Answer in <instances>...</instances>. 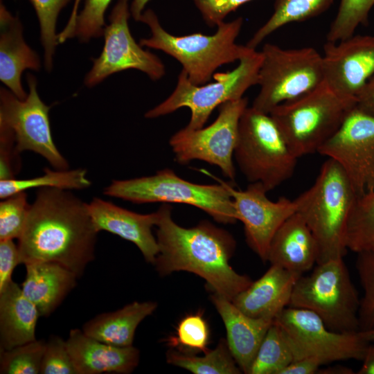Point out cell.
I'll use <instances>...</instances> for the list:
<instances>
[{
	"label": "cell",
	"instance_id": "1",
	"mask_svg": "<svg viewBox=\"0 0 374 374\" xmlns=\"http://www.w3.org/2000/svg\"><path fill=\"white\" fill-rule=\"evenodd\" d=\"M98 233L87 203L69 190L37 188L18 239L20 262H56L80 278L94 258Z\"/></svg>",
	"mask_w": 374,
	"mask_h": 374
},
{
	"label": "cell",
	"instance_id": "2",
	"mask_svg": "<svg viewBox=\"0 0 374 374\" xmlns=\"http://www.w3.org/2000/svg\"><path fill=\"white\" fill-rule=\"evenodd\" d=\"M172 207L162 204L157 210V241L159 252L153 265L161 276L186 271L204 278L208 288L231 301L252 283L236 272L229 261L236 242L233 235L203 220L185 228L172 217Z\"/></svg>",
	"mask_w": 374,
	"mask_h": 374
},
{
	"label": "cell",
	"instance_id": "3",
	"mask_svg": "<svg viewBox=\"0 0 374 374\" xmlns=\"http://www.w3.org/2000/svg\"><path fill=\"white\" fill-rule=\"evenodd\" d=\"M356 196L342 168L328 158L313 185L295 199L296 212L317 242V264L346 255L347 222Z\"/></svg>",
	"mask_w": 374,
	"mask_h": 374
},
{
	"label": "cell",
	"instance_id": "4",
	"mask_svg": "<svg viewBox=\"0 0 374 374\" xmlns=\"http://www.w3.org/2000/svg\"><path fill=\"white\" fill-rule=\"evenodd\" d=\"M139 21L147 24L151 33L150 37L141 39L139 44L161 51L177 60L195 85L206 84L220 66L239 61L253 50L235 42L243 25L241 17L222 22L211 35H172L161 26L151 9L143 12Z\"/></svg>",
	"mask_w": 374,
	"mask_h": 374
},
{
	"label": "cell",
	"instance_id": "5",
	"mask_svg": "<svg viewBox=\"0 0 374 374\" xmlns=\"http://www.w3.org/2000/svg\"><path fill=\"white\" fill-rule=\"evenodd\" d=\"M219 180V179H218ZM220 184H199L164 168L150 176L114 180L103 193L134 204L161 202L193 206L222 224L237 220L231 195L223 181Z\"/></svg>",
	"mask_w": 374,
	"mask_h": 374
},
{
	"label": "cell",
	"instance_id": "6",
	"mask_svg": "<svg viewBox=\"0 0 374 374\" xmlns=\"http://www.w3.org/2000/svg\"><path fill=\"white\" fill-rule=\"evenodd\" d=\"M356 105V100L339 96L323 82L299 98L277 106L269 114L299 158L318 152Z\"/></svg>",
	"mask_w": 374,
	"mask_h": 374
},
{
	"label": "cell",
	"instance_id": "7",
	"mask_svg": "<svg viewBox=\"0 0 374 374\" xmlns=\"http://www.w3.org/2000/svg\"><path fill=\"white\" fill-rule=\"evenodd\" d=\"M233 157L246 179L267 191L292 176L298 159L270 114L252 107L240 118Z\"/></svg>",
	"mask_w": 374,
	"mask_h": 374
},
{
	"label": "cell",
	"instance_id": "8",
	"mask_svg": "<svg viewBox=\"0 0 374 374\" xmlns=\"http://www.w3.org/2000/svg\"><path fill=\"white\" fill-rule=\"evenodd\" d=\"M238 62L232 71L215 73L214 82L207 84H193L181 70L172 93L148 111L145 117L154 118L188 107L190 110V118L185 128L192 130L202 128L216 107L243 98L250 87L258 84L261 52L253 49Z\"/></svg>",
	"mask_w": 374,
	"mask_h": 374
},
{
	"label": "cell",
	"instance_id": "9",
	"mask_svg": "<svg viewBox=\"0 0 374 374\" xmlns=\"http://www.w3.org/2000/svg\"><path fill=\"white\" fill-rule=\"evenodd\" d=\"M360 299L344 258L316 264L295 283L289 306L318 315L335 332L359 331Z\"/></svg>",
	"mask_w": 374,
	"mask_h": 374
},
{
	"label": "cell",
	"instance_id": "10",
	"mask_svg": "<svg viewBox=\"0 0 374 374\" xmlns=\"http://www.w3.org/2000/svg\"><path fill=\"white\" fill-rule=\"evenodd\" d=\"M252 107L265 113L312 91L324 82L322 55L312 47L285 49L265 44Z\"/></svg>",
	"mask_w": 374,
	"mask_h": 374
},
{
	"label": "cell",
	"instance_id": "11",
	"mask_svg": "<svg viewBox=\"0 0 374 374\" xmlns=\"http://www.w3.org/2000/svg\"><path fill=\"white\" fill-rule=\"evenodd\" d=\"M290 346L294 360L317 359L322 365L338 361H362L370 342L359 331L335 332L315 313L287 306L275 318Z\"/></svg>",
	"mask_w": 374,
	"mask_h": 374
},
{
	"label": "cell",
	"instance_id": "12",
	"mask_svg": "<svg viewBox=\"0 0 374 374\" xmlns=\"http://www.w3.org/2000/svg\"><path fill=\"white\" fill-rule=\"evenodd\" d=\"M247 105L244 97L226 102L218 107V115L208 126L193 130L184 127L175 133L169 145L176 162L186 165L194 160L203 161L218 167L225 177L234 181L233 157L240 120Z\"/></svg>",
	"mask_w": 374,
	"mask_h": 374
},
{
	"label": "cell",
	"instance_id": "13",
	"mask_svg": "<svg viewBox=\"0 0 374 374\" xmlns=\"http://www.w3.org/2000/svg\"><path fill=\"white\" fill-rule=\"evenodd\" d=\"M28 93L20 100L11 91L0 89V126L13 134L17 151H32L44 158L55 169H69L65 158L57 148L51 134L49 106L40 98L37 80L32 74L26 77Z\"/></svg>",
	"mask_w": 374,
	"mask_h": 374
},
{
	"label": "cell",
	"instance_id": "14",
	"mask_svg": "<svg viewBox=\"0 0 374 374\" xmlns=\"http://www.w3.org/2000/svg\"><path fill=\"white\" fill-rule=\"evenodd\" d=\"M130 0H118L109 16V24L104 29L105 45L100 56L93 59V66L84 83L93 87L109 75L122 71L136 69L151 80H160L166 67L156 55L142 48L133 38L128 26L131 15Z\"/></svg>",
	"mask_w": 374,
	"mask_h": 374
},
{
	"label": "cell",
	"instance_id": "15",
	"mask_svg": "<svg viewBox=\"0 0 374 374\" xmlns=\"http://www.w3.org/2000/svg\"><path fill=\"white\" fill-rule=\"evenodd\" d=\"M317 152L339 163L357 195L373 189L374 115L356 105Z\"/></svg>",
	"mask_w": 374,
	"mask_h": 374
},
{
	"label": "cell",
	"instance_id": "16",
	"mask_svg": "<svg viewBox=\"0 0 374 374\" xmlns=\"http://www.w3.org/2000/svg\"><path fill=\"white\" fill-rule=\"evenodd\" d=\"M229 190L237 220L244 224L246 241L263 261H267L270 242L282 224L297 211L295 201L285 197L271 201L260 182L250 183L244 190H235L223 181Z\"/></svg>",
	"mask_w": 374,
	"mask_h": 374
},
{
	"label": "cell",
	"instance_id": "17",
	"mask_svg": "<svg viewBox=\"0 0 374 374\" xmlns=\"http://www.w3.org/2000/svg\"><path fill=\"white\" fill-rule=\"evenodd\" d=\"M324 82L339 96L357 101L374 75V36L326 41L322 54Z\"/></svg>",
	"mask_w": 374,
	"mask_h": 374
},
{
	"label": "cell",
	"instance_id": "18",
	"mask_svg": "<svg viewBox=\"0 0 374 374\" xmlns=\"http://www.w3.org/2000/svg\"><path fill=\"white\" fill-rule=\"evenodd\" d=\"M88 208L98 232L105 231L132 242L145 260L154 264L159 247L152 229L159 220L157 211L149 214L137 213L96 197L88 204Z\"/></svg>",
	"mask_w": 374,
	"mask_h": 374
},
{
	"label": "cell",
	"instance_id": "19",
	"mask_svg": "<svg viewBox=\"0 0 374 374\" xmlns=\"http://www.w3.org/2000/svg\"><path fill=\"white\" fill-rule=\"evenodd\" d=\"M66 346L78 374L132 373L139 362V350L130 346L111 345L71 330Z\"/></svg>",
	"mask_w": 374,
	"mask_h": 374
},
{
	"label": "cell",
	"instance_id": "20",
	"mask_svg": "<svg viewBox=\"0 0 374 374\" xmlns=\"http://www.w3.org/2000/svg\"><path fill=\"white\" fill-rule=\"evenodd\" d=\"M301 276L279 266L271 265L257 280L231 301L245 314L258 319L274 320L289 306L292 290Z\"/></svg>",
	"mask_w": 374,
	"mask_h": 374
},
{
	"label": "cell",
	"instance_id": "21",
	"mask_svg": "<svg viewBox=\"0 0 374 374\" xmlns=\"http://www.w3.org/2000/svg\"><path fill=\"white\" fill-rule=\"evenodd\" d=\"M211 299L226 331L228 347L242 373L249 374L258 348L274 320L249 317L226 298L212 294Z\"/></svg>",
	"mask_w": 374,
	"mask_h": 374
},
{
	"label": "cell",
	"instance_id": "22",
	"mask_svg": "<svg viewBox=\"0 0 374 374\" xmlns=\"http://www.w3.org/2000/svg\"><path fill=\"white\" fill-rule=\"evenodd\" d=\"M317 244L302 216L296 212L274 234L269 247L267 261L302 276L317 260Z\"/></svg>",
	"mask_w": 374,
	"mask_h": 374
},
{
	"label": "cell",
	"instance_id": "23",
	"mask_svg": "<svg viewBox=\"0 0 374 374\" xmlns=\"http://www.w3.org/2000/svg\"><path fill=\"white\" fill-rule=\"evenodd\" d=\"M23 28L17 17L13 16L0 3V80L20 100L26 98L21 76L26 69L38 71V55L25 42Z\"/></svg>",
	"mask_w": 374,
	"mask_h": 374
},
{
	"label": "cell",
	"instance_id": "24",
	"mask_svg": "<svg viewBox=\"0 0 374 374\" xmlns=\"http://www.w3.org/2000/svg\"><path fill=\"white\" fill-rule=\"evenodd\" d=\"M25 266L22 292L37 307L40 317H48L75 287L78 277L56 262H38Z\"/></svg>",
	"mask_w": 374,
	"mask_h": 374
},
{
	"label": "cell",
	"instance_id": "25",
	"mask_svg": "<svg viewBox=\"0 0 374 374\" xmlns=\"http://www.w3.org/2000/svg\"><path fill=\"white\" fill-rule=\"evenodd\" d=\"M37 307L13 280L0 291V346L10 350L36 340Z\"/></svg>",
	"mask_w": 374,
	"mask_h": 374
},
{
	"label": "cell",
	"instance_id": "26",
	"mask_svg": "<svg viewBox=\"0 0 374 374\" xmlns=\"http://www.w3.org/2000/svg\"><path fill=\"white\" fill-rule=\"evenodd\" d=\"M153 301H134L118 310L99 314L84 323V333L100 341L116 346H132L139 323L156 310Z\"/></svg>",
	"mask_w": 374,
	"mask_h": 374
},
{
	"label": "cell",
	"instance_id": "27",
	"mask_svg": "<svg viewBox=\"0 0 374 374\" xmlns=\"http://www.w3.org/2000/svg\"><path fill=\"white\" fill-rule=\"evenodd\" d=\"M334 0H275L274 12L269 19L247 44L256 48L269 35L280 27L313 18L326 11Z\"/></svg>",
	"mask_w": 374,
	"mask_h": 374
},
{
	"label": "cell",
	"instance_id": "28",
	"mask_svg": "<svg viewBox=\"0 0 374 374\" xmlns=\"http://www.w3.org/2000/svg\"><path fill=\"white\" fill-rule=\"evenodd\" d=\"M168 364L184 368L194 374H239L242 373L235 361L226 340L222 339L217 346L196 356L174 349L166 354Z\"/></svg>",
	"mask_w": 374,
	"mask_h": 374
},
{
	"label": "cell",
	"instance_id": "29",
	"mask_svg": "<svg viewBox=\"0 0 374 374\" xmlns=\"http://www.w3.org/2000/svg\"><path fill=\"white\" fill-rule=\"evenodd\" d=\"M346 245L357 253L374 254V188L357 195L347 222Z\"/></svg>",
	"mask_w": 374,
	"mask_h": 374
},
{
	"label": "cell",
	"instance_id": "30",
	"mask_svg": "<svg viewBox=\"0 0 374 374\" xmlns=\"http://www.w3.org/2000/svg\"><path fill=\"white\" fill-rule=\"evenodd\" d=\"M44 170L43 175L34 178L0 180V198L3 199L30 188L51 187L65 190H80L89 188L91 184L87 178L85 169L51 170L46 168Z\"/></svg>",
	"mask_w": 374,
	"mask_h": 374
},
{
	"label": "cell",
	"instance_id": "31",
	"mask_svg": "<svg viewBox=\"0 0 374 374\" xmlns=\"http://www.w3.org/2000/svg\"><path fill=\"white\" fill-rule=\"evenodd\" d=\"M294 361V356L285 337L274 321L268 329L249 374H280Z\"/></svg>",
	"mask_w": 374,
	"mask_h": 374
},
{
	"label": "cell",
	"instance_id": "32",
	"mask_svg": "<svg viewBox=\"0 0 374 374\" xmlns=\"http://www.w3.org/2000/svg\"><path fill=\"white\" fill-rule=\"evenodd\" d=\"M112 0H86L84 6L75 16H71L66 28L57 35V42L77 37L82 42L103 35L105 13Z\"/></svg>",
	"mask_w": 374,
	"mask_h": 374
},
{
	"label": "cell",
	"instance_id": "33",
	"mask_svg": "<svg viewBox=\"0 0 374 374\" xmlns=\"http://www.w3.org/2000/svg\"><path fill=\"white\" fill-rule=\"evenodd\" d=\"M45 348L44 339H36L10 350H1L0 373H39Z\"/></svg>",
	"mask_w": 374,
	"mask_h": 374
},
{
	"label": "cell",
	"instance_id": "34",
	"mask_svg": "<svg viewBox=\"0 0 374 374\" xmlns=\"http://www.w3.org/2000/svg\"><path fill=\"white\" fill-rule=\"evenodd\" d=\"M37 16L41 42L44 49V65L46 71L53 68L55 46L58 44L55 28L58 15L61 10L71 0H29ZM80 0H75L73 9L78 10Z\"/></svg>",
	"mask_w": 374,
	"mask_h": 374
},
{
	"label": "cell",
	"instance_id": "35",
	"mask_svg": "<svg viewBox=\"0 0 374 374\" xmlns=\"http://www.w3.org/2000/svg\"><path fill=\"white\" fill-rule=\"evenodd\" d=\"M373 5L374 0H341L326 41L339 42L353 35L359 26L367 24Z\"/></svg>",
	"mask_w": 374,
	"mask_h": 374
},
{
	"label": "cell",
	"instance_id": "36",
	"mask_svg": "<svg viewBox=\"0 0 374 374\" xmlns=\"http://www.w3.org/2000/svg\"><path fill=\"white\" fill-rule=\"evenodd\" d=\"M209 339L208 325L202 314L197 312L183 318L177 327L175 335L167 341L170 346L192 353L208 351Z\"/></svg>",
	"mask_w": 374,
	"mask_h": 374
},
{
	"label": "cell",
	"instance_id": "37",
	"mask_svg": "<svg viewBox=\"0 0 374 374\" xmlns=\"http://www.w3.org/2000/svg\"><path fill=\"white\" fill-rule=\"evenodd\" d=\"M355 267L362 287L358 313L359 331L374 326V254L357 253Z\"/></svg>",
	"mask_w": 374,
	"mask_h": 374
},
{
	"label": "cell",
	"instance_id": "38",
	"mask_svg": "<svg viewBox=\"0 0 374 374\" xmlns=\"http://www.w3.org/2000/svg\"><path fill=\"white\" fill-rule=\"evenodd\" d=\"M30 206L26 191L3 199L0 202V240L19 238Z\"/></svg>",
	"mask_w": 374,
	"mask_h": 374
},
{
	"label": "cell",
	"instance_id": "39",
	"mask_svg": "<svg viewBox=\"0 0 374 374\" xmlns=\"http://www.w3.org/2000/svg\"><path fill=\"white\" fill-rule=\"evenodd\" d=\"M40 374H78L66 341L52 335L46 341Z\"/></svg>",
	"mask_w": 374,
	"mask_h": 374
},
{
	"label": "cell",
	"instance_id": "40",
	"mask_svg": "<svg viewBox=\"0 0 374 374\" xmlns=\"http://www.w3.org/2000/svg\"><path fill=\"white\" fill-rule=\"evenodd\" d=\"M19 154L12 132L0 126V180L15 178L21 166Z\"/></svg>",
	"mask_w": 374,
	"mask_h": 374
},
{
	"label": "cell",
	"instance_id": "41",
	"mask_svg": "<svg viewBox=\"0 0 374 374\" xmlns=\"http://www.w3.org/2000/svg\"><path fill=\"white\" fill-rule=\"evenodd\" d=\"M252 0H193L203 20L210 27L217 26L231 12Z\"/></svg>",
	"mask_w": 374,
	"mask_h": 374
},
{
	"label": "cell",
	"instance_id": "42",
	"mask_svg": "<svg viewBox=\"0 0 374 374\" xmlns=\"http://www.w3.org/2000/svg\"><path fill=\"white\" fill-rule=\"evenodd\" d=\"M19 263L18 245L13 240H0V291L12 281V272Z\"/></svg>",
	"mask_w": 374,
	"mask_h": 374
},
{
	"label": "cell",
	"instance_id": "43",
	"mask_svg": "<svg viewBox=\"0 0 374 374\" xmlns=\"http://www.w3.org/2000/svg\"><path fill=\"white\" fill-rule=\"evenodd\" d=\"M322 364L316 359L302 358L294 360L280 374H314Z\"/></svg>",
	"mask_w": 374,
	"mask_h": 374
},
{
	"label": "cell",
	"instance_id": "44",
	"mask_svg": "<svg viewBox=\"0 0 374 374\" xmlns=\"http://www.w3.org/2000/svg\"><path fill=\"white\" fill-rule=\"evenodd\" d=\"M357 106L363 111L374 115V75L358 96Z\"/></svg>",
	"mask_w": 374,
	"mask_h": 374
},
{
	"label": "cell",
	"instance_id": "45",
	"mask_svg": "<svg viewBox=\"0 0 374 374\" xmlns=\"http://www.w3.org/2000/svg\"><path fill=\"white\" fill-rule=\"evenodd\" d=\"M362 362V365L357 373L374 374V344L369 343Z\"/></svg>",
	"mask_w": 374,
	"mask_h": 374
},
{
	"label": "cell",
	"instance_id": "46",
	"mask_svg": "<svg viewBox=\"0 0 374 374\" xmlns=\"http://www.w3.org/2000/svg\"><path fill=\"white\" fill-rule=\"evenodd\" d=\"M151 0H132L130 6V11L133 19L139 21L141 17L144 12L146 5Z\"/></svg>",
	"mask_w": 374,
	"mask_h": 374
},
{
	"label": "cell",
	"instance_id": "47",
	"mask_svg": "<svg viewBox=\"0 0 374 374\" xmlns=\"http://www.w3.org/2000/svg\"><path fill=\"white\" fill-rule=\"evenodd\" d=\"M359 332L368 342H374V326L366 330L359 331Z\"/></svg>",
	"mask_w": 374,
	"mask_h": 374
}]
</instances>
